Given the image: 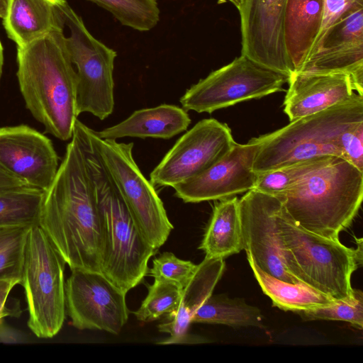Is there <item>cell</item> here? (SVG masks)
<instances>
[{
  "label": "cell",
  "mask_w": 363,
  "mask_h": 363,
  "mask_svg": "<svg viewBox=\"0 0 363 363\" xmlns=\"http://www.w3.org/2000/svg\"><path fill=\"white\" fill-rule=\"evenodd\" d=\"M154 279L140 308L133 312L140 321L159 320L163 315L174 313L179 306L183 288L171 281Z\"/></svg>",
  "instance_id": "28"
},
{
  "label": "cell",
  "mask_w": 363,
  "mask_h": 363,
  "mask_svg": "<svg viewBox=\"0 0 363 363\" xmlns=\"http://www.w3.org/2000/svg\"><path fill=\"white\" fill-rule=\"evenodd\" d=\"M18 340H21V337L18 333L4 323V318H0V342H16Z\"/></svg>",
  "instance_id": "37"
},
{
  "label": "cell",
  "mask_w": 363,
  "mask_h": 363,
  "mask_svg": "<svg viewBox=\"0 0 363 363\" xmlns=\"http://www.w3.org/2000/svg\"><path fill=\"white\" fill-rule=\"evenodd\" d=\"M65 262L38 225L28 235L22 272L28 326L39 338L61 330L66 315Z\"/></svg>",
  "instance_id": "8"
},
{
  "label": "cell",
  "mask_w": 363,
  "mask_h": 363,
  "mask_svg": "<svg viewBox=\"0 0 363 363\" xmlns=\"http://www.w3.org/2000/svg\"><path fill=\"white\" fill-rule=\"evenodd\" d=\"M191 121L182 107L161 104L137 110L118 124L96 132L101 138L108 140L125 137L166 140L185 131Z\"/></svg>",
  "instance_id": "21"
},
{
  "label": "cell",
  "mask_w": 363,
  "mask_h": 363,
  "mask_svg": "<svg viewBox=\"0 0 363 363\" xmlns=\"http://www.w3.org/2000/svg\"><path fill=\"white\" fill-rule=\"evenodd\" d=\"M199 248L205 257L225 259L243 250L239 199H220L213 213Z\"/></svg>",
  "instance_id": "23"
},
{
  "label": "cell",
  "mask_w": 363,
  "mask_h": 363,
  "mask_svg": "<svg viewBox=\"0 0 363 363\" xmlns=\"http://www.w3.org/2000/svg\"><path fill=\"white\" fill-rule=\"evenodd\" d=\"M265 135L245 144L235 143L230 151L202 174L174 187L185 203L220 200L255 189L257 174L252 169Z\"/></svg>",
  "instance_id": "14"
},
{
  "label": "cell",
  "mask_w": 363,
  "mask_h": 363,
  "mask_svg": "<svg viewBox=\"0 0 363 363\" xmlns=\"http://www.w3.org/2000/svg\"><path fill=\"white\" fill-rule=\"evenodd\" d=\"M16 284L18 283L14 281L0 280V318L7 316L18 317L21 313L19 306L11 308L6 305L9 295Z\"/></svg>",
  "instance_id": "35"
},
{
  "label": "cell",
  "mask_w": 363,
  "mask_h": 363,
  "mask_svg": "<svg viewBox=\"0 0 363 363\" xmlns=\"http://www.w3.org/2000/svg\"><path fill=\"white\" fill-rule=\"evenodd\" d=\"M61 11L69 32L65 35L67 48L77 68V113H90L104 120L114 108L113 69L117 52L90 33L66 0H62Z\"/></svg>",
  "instance_id": "9"
},
{
  "label": "cell",
  "mask_w": 363,
  "mask_h": 363,
  "mask_svg": "<svg viewBox=\"0 0 363 363\" xmlns=\"http://www.w3.org/2000/svg\"><path fill=\"white\" fill-rule=\"evenodd\" d=\"M223 259L207 258L199 264L194 274L182 289L177 311L167 316V321L158 325L160 332L168 333L169 337L157 344L199 343L202 337L188 333L192 318L201 305L213 291L225 271Z\"/></svg>",
  "instance_id": "19"
},
{
  "label": "cell",
  "mask_w": 363,
  "mask_h": 363,
  "mask_svg": "<svg viewBox=\"0 0 363 363\" xmlns=\"http://www.w3.org/2000/svg\"><path fill=\"white\" fill-rule=\"evenodd\" d=\"M325 0H287L284 38L286 53L297 72L308 57L321 29Z\"/></svg>",
  "instance_id": "22"
},
{
  "label": "cell",
  "mask_w": 363,
  "mask_h": 363,
  "mask_svg": "<svg viewBox=\"0 0 363 363\" xmlns=\"http://www.w3.org/2000/svg\"><path fill=\"white\" fill-rule=\"evenodd\" d=\"M43 196L31 187L0 194V228L38 225Z\"/></svg>",
  "instance_id": "26"
},
{
  "label": "cell",
  "mask_w": 363,
  "mask_h": 363,
  "mask_svg": "<svg viewBox=\"0 0 363 363\" xmlns=\"http://www.w3.org/2000/svg\"><path fill=\"white\" fill-rule=\"evenodd\" d=\"M288 83L284 111L290 121L326 109L355 94L350 77L343 73L296 72Z\"/></svg>",
  "instance_id": "18"
},
{
  "label": "cell",
  "mask_w": 363,
  "mask_h": 363,
  "mask_svg": "<svg viewBox=\"0 0 363 363\" xmlns=\"http://www.w3.org/2000/svg\"><path fill=\"white\" fill-rule=\"evenodd\" d=\"M289 78L286 74L241 55L192 85L179 101L186 111L211 113L241 101L283 91Z\"/></svg>",
  "instance_id": "10"
},
{
  "label": "cell",
  "mask_w": 363,
  "mask_h": 363,
  "mask_svg": "<svg viewBox=\"0 0 363 363\" xmlns=\"http://www.w3.org/2000/svg\"><path fill=\"white\" fill-rule=\"evenodd\" d=\"M65 282L66 312L79 330L118 335L129 316L125 295L101 273L74 269Z\"/></svg>",
  "instance_id": "12"
},
{
  "label": "cell",
  "mask_w": 363,
  "mask_h": 363,
  "mask_svg": "<svg viewBox=\"0 0 363 363\" xmlns=\"http://www.w3.org/2000/svg\"><path fill=\"white\" fill-rule=\"evenodd\" d=\"M235 142L225 123L214 118L199 121L165 154L150 174L154 186L174 188L207 170L223 158Z\"/></svg>",
  "instance_id": "11"
},
{
  "label": "cell",
  "mask_w": 363,
  "mask_h": 363,
  "mask_svg": "<svg viewBox=\"0 0 363 363\" xmlns=\"http://www.w3.org/2000/svg\"><path fill=\"white\" fill-rule=\"evenodd\" d=\"M192 323L262 328L263 315L258 308L242 299L212 294L198 308Z\"/></svg>",
  "instance_id": "25"
},
{
  "label": "cell",
  "mask_w": 363,
  "mask_h": 363,
  "mask_svg": "<svg viewBox=\"0 0 363 363\" xmlns=\"http://www.w3.org/2000/svg\"><path fill=\"white\" fill-rule=\"evenodd\" d=\"M28 186L23 182L8 173L0 167V194L14 191Z\"/></svg>",
  "instance_id": "36"
},
{
  "label": "cell",
  "mask_w": 363,
  "mask_h": 363,
  "mask_svg": "<svg viewBox=\"0 0 363 363\" xmlns=\"http://www.w3.org/2000/svg\"><path fill=\"white\" fill-rule=\"evenodd\" d=\"M0 167L28 186L45 191L59 168L52 141L32 127H0Z\"/></svg>",
  "instance_id": "17"
},
{
  "label": "cell",
  "mask_w": 363,
  "mask_h": 363,
  "mask_svg": "<svg viewBox=\"0 0 363 363\" xmlns=\"http://www.w3.org/2000/svg\"><path fill=\"white\" fill-rule=\"evenodd\" d=\"M282 201L255 189L239 199L243 250L264 272L281 281L300 284L291 274L286 250L277 232Z\"/></svg>",
  "instance_id": "13"
},
{
  "label": "cell",
  "mask_w": 363,
  "mask_h": 363,
  "mask_svg": "<svg viewBox=\"0 0 363 363\" xmlns=\"http://www.w3.org/2000/svg\"><path fill=\"white\" fill-rule=\"evenodd\" d=\"M361 120L363 96L355 93L326 109L291 121L286 126L265 134V141L256 155L252 169L259 174L315 157L343 158L340 135L350 125Z\"/></svg>",
  "instance_id": "5"
},
{
  "label": "cell",
  "mask_w": 363,
  "mask_h": 363,
  "mask_svg": "<svg viewBox=\"0 0 363 363\" xmlns=\"http://www.w3.org/2000/svg\"><path fill=\"white\" fill-rule=\"evenodd\" d=\"M31 227L0 228V280L20 284L28 235Z\"/></svg>",
  "instance_id": "29"
},
{
  "label": "cell",
  "mask_w": 363,
  "mask_h": 363,
  "mask_svg": "<svg viewBox=\"0 0 363 363\" xmlns=\"http://www.w3.org/2000/svg\"><path fill=\"white\" fill-rule=\"evenodd\" d=\"M330 155L315 157L281 168L257 174L255 189L278 196L312 170L329 162Z\"/></svg>",
  "instance_id": "30"
},
{
  "label": "cell",
  "mask_w": 363,
  "mask_h": 363,
  "mask_svg": "<svg viewBox=\"0 0 363 363\" xmlns=\"http://www.w3.org/2000/svg\"><path fill=\"white\" fill-rule=\"evenodd\" d=\"M224 1H228L230 2V3H231V4H233V5H234L237 9H238V8L240 6V5H241V4H242V0H224Z\"/></svg>",
  "instance_id": "41"
},
{
  "label": "cell",
  "mask_w": 363,
  "mask_h": 363,
  "mask_svg": "<svg viewBox=\"0 0 363 363\" xmlns=\"http://www.w3.org/2000/svg\"><path fill=\"white\" fill-rule=\"evenodd\" d=\"M359 5H363V0H325L324 15L321 29L312 50L335 21L348 11Z\"/></svg>",
  "instance_id": "34"
},
{
  "label": "cell",
  "mask_w": 363,
  "mask_h": 363,
  "mask_svg": "<svg viewBox=\"0 0 363 363\" xmlns=\"http://www.w3.org/2000/svg\"><path fill=\"white\" fill-rule=\"evenodd\" d=\"M38 225L71 270L101 273V213L74 132L50 186L43 191Z\"/></svg>",
  "instance_id": "1"
},
{
  "label": "cell",
  "mask_w": 363,
  "mask_h": 363,
  "mask_svg": "<svg viewBox=\"0 0 363 363\" xmlns=\"http://www.w3.org/2000/svg\"><path fill=\"white\" fill-rule=\"evenodd\" d=\"M277 197L298 225L322 237L339 240L361 206L363 172L334 157Z\"/></svg>",
  "instance_id": "4"
},
{
  "label": "cell",
  "mask_w": 363,
  "mask_h": 363,
  "mask_svg": "<svg viewBox=\"0 0 363 363\" xmlns=\"http://www.w3.org/2000/svg\"><path fill=\"white\" fill-rule=\"evenodd\" d=\"M110 12L122 25L148 31L160 21L157 0H89Z\"/></svg>",
  "instance_id": "27"
},
{
  "label": "cell",
  "mask_w": 363,
  "mask_h": 363,
  "mask_svg": "<svg viewBox=\"0 0 363 363\" xmlns=\"http://www.w3.org/2000/svg\"><path fill=\"white\" fill-rule=\"evenodd\" d=\"M304 320H327L345 321L362 330L363 327V294L354 290L353 296L345 300L313 308L294 312Z\"/></svg>",
  "instance_id": "31"
},
{
  "label": "cell",
  "mask_w": 363,
  "mask_h": 363,
  "mask_svg": "<svg viewBox=\"0 0 363 363\" xmlns=\"http://www.w3.org/2000/svg\"><path fill=\"white\" fill-rule=\"evenodd\" d=\"M84 129L140 233L158 250L174 227L155 186L144 177L133 158V143L101 138L86 125Z\"/></svg>",
  "instance_id": "7"
},
{
  "label": "cell",
  "mask_w": 363,
  "mask_h": 363,
  "mask_svg": "<svg viewBox=\"0 0 363 363\" xmlns=\"http://www.w3.org/2000/svg\"><path fill=\"white\" fill-rule=\"evenodd\" d=\"M356 242H357V248L354 249V252L356 254L358 265H359V267H361L362 265V255H363L362 239V238H359V239L356 238Z\"/></svg>",
  "instance_id": "38"
},
{
  "label": "cell",
  "mask_w": 363,
  "mask_h": 363,
  "mask_svg": "<svg viewBox=\"0 0 363 363\" xmlns=\"http://www.w3.org/2000/svg\"><path fill=\"white\" fill-rule=\"evenodd\" d=\"M343 158L363 172V120L350 125L340 135Z\"/></svg>",
  "instance_id": "33"
},
{
  "label": "cell",
  "mask_w": 363,
  "mask_h": 363,
  "mask_svg": "<svg viewBox=\"0 0 363 363\" xmlns=\"http://www.w3.org/2000/svg\"><path fill=\"white\" fill-rule=\"evenodd\" d=\"M277 232L303 284L334 300L353 296L351 277L359 267L354 248L304 229L293 220L284 203L277 215Z\"/></svg>",
  "instance_id": "6"
},
{
  "label": "cell",
  "mask_w": 363,
  "mask_h": 363,
  "mask_svg": "<svg viewBox=\"0 0 363 363\" xmlns=\"http://www.w3.org/2000/svg\"><path fill=\"white\" fill-rule=\"evenodd\" d=\"M247 258L262 291L271 298L274 306L283 311L296 312L328 305L335 301L306 285L277 279L262 271L249 255Z\"/></svg>",
  "instance_id": "24"
},
{
  "label": "cell",
  "mask_w": 363,
  "mask_h": 363,
  "mask_svg": "<svg viewBox=\"0 0 363 363\" xmlns=\"http://www.w3.org/2000/svg\"><path fill=\"white\" fill-rule=\"evenodd\" d=\"M9 0H0V18H4L6 16Z\"/></svg>",
  "instance_id": "39"
},
{
  "label": "cell",
  "mask_w": 363,
  "mask_h": 363,
  "mask_svg": "<svg viewBox=\"0 0 363 363\" xmlns=\"http://www.w3.org/2000/svg\"><path fill=\"white\" fill-rule=\"evenodd\" d=\"M77 120L78 136L94 182L101 213L103 253L101 274L125 294L138 285L148 272V261L157 250L145 239L84 129Z\"/></svg>",
  "instance_id": "3"
},
{
  "label": "cell",
  "mask_w": 363,
  "mask_h": 363,
  "mask_svg": "<svg viewBox=\"0 0 363 363\" xmlns=\"http://www.w3.org/2000/svg\"><path fill=\"white\" fill-rule=\"evenodd\" d=\"M287 0H242L240 16L241 55L269 69L291 75L284 38Z\"/></svg>",
  "instance_id": "16"
},
{
  "label": "cell",
  "mask_w": 363,
  "mask_h": 363,
  "mask_svg": "<svg viewBox=\"0 0 363 363\" xmlns=\"http://www.w3.org/2000/svg\"><path fill=\"white\" fill-rule=\"evenodd\" d=\"M19 89L26 108L46 133L71 140L77 120V72L64 31L17 48Z\"/></svg>",
  "instance_id": "2"
},
{
  "label": "cell",
  "mask_w": 363,
  "mask_h": 363,
  "mask_svg": "<svg viewBox=\"0 0 363 363\" xmlns=\"http://www.w3.org/2000/svg\"><path fill=\"white\" fill-rule=\"evenodd\" d=\"M4 65V48L0 40V79L2 74V69Z\"/></svg>",
  "instance_id": "40"
},
{
  "label": "cell",
  "mask_w": 363,
  "mask_h": 363,
  "mask_svg": "<svg viewBox=\"0 0 363 363\" xmlns=\"http://www.w3.org/2000/svg\"><path fill=\"white\" fill-rule=\"evenodd\" d=\"M197 268V264L191 261L181 259L173 253L164 252L152 261V267L149 270L154 278L175 282L184 288Z\"/></svg>",
  "instance_id": "32"
},
{
  "label": "cell",
  "mask_w": 363,
  "mask_h": 363,
  "mask_svg": "<svg viewBox=\"0 0 363 363\" xmlns=\"http://www.w3.org/2000/svg\"><path fill=\"white\" fill-rule=\"evenodd\" d=\"M297 72L346 74L357 94L363 96V5L328 29Z\"/></svg>",
  "instance_id": "15"
},
{
  "label": "cell",
  "mask_w": 363,
  "mask_h": 363,
  "mask_svg": "<svg viewBox=\"0 0 363 363\" xmlns=\"http://www.w3.org/2000/svg\"><path fill=\"white\" fill-rule=\"evenodd\" d=\"M62 0H9L3 25L8 37L24 47L53 32L64 31Z\"/></svg>",
  "instance_id": "20"
}]
</instances>
